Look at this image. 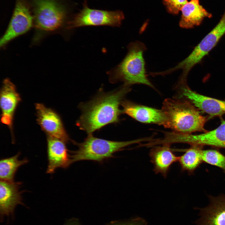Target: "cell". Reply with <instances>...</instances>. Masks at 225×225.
<instances>
[{
    "label": "cell",
    "mask_w": 225,
    "mask_h": 225,
    "mask_svg": "<svg viewBox=\"0 0 225 225\" xmlns=\"http://www.w3.org/2000/svg\"><path fill=\"white\" fill-rule=\"evenodd\" d=\"M162 1L168 12L174 14L178 13L188 2L187 0H162Z\"/></svg>",
    "instance_id": "7402d4cb"
},
{
    "label": "cell",
    "mask_w": 225,
    "mask_h": 225,
    "mask_svg": "<svg viewBox=\"0 0 225 225\" xmlns=\"http://www.w3.org/2000/svg\"><path fill=\"white\" fill-rule=\"evenodd\" d=\"M203 162L217 167L225 173V156L215 149L202 150Z\"/></svg>",
    "instance_id": "44dd1931"
},
{
    "label": "cell",
    "mask_w": 225,
    "mask_h": 225,
    "mask_svg": "<svg viewBox=\"0 0 225 225\" xmlns=\"http://www.w3.org/2000/svg\"><path fill=\"white\" fill-rule=\"evenodd\" d=\"M170 146L164 144L154 147L149 153L150 162L154 166L153 171L156 174L160 173L164 178L166 177L171 166L178 162V157L173 152Z\"/></svg>",
    "instance_id": "e0dca14e"
},
{
    "label": "cell",
    "mask_w": 225,
    "mask_h": 225,
    "mask_svg": "<svg viewBox=\"0 0 225 225\" xmlns=\"http://www.w3.org/2000/svg\"><path fill=\"white\" fill-rule=\"evenodd\" d=\"M20 153L12 157L1 159L0 161L1 180L9 182L14 181L15 173L21 166L27 163L28 160L25 158L19 160Z\"/></svg>",
    "instance_id": "ffe728a7"
},
{
    "label": "cell",
    "mask_w": 225,
    "mask_h": 225,
    "mask_svg": "<svg viewBox=\"0 0 225 225\" xmlns=\"http://www.w3.org/2000/svg\"><path fill=\"white\" fill-rule=\"evenodd\" d=\"M164 140L171 145L177 143L203 147L209 146L217 148H225V121L222 119L220 125L216 129L198 134L184 133L175 131L167 132Z\"/></svg>",
    "instance_id": "ba28073f"
},
{
    "label": "cell",
    "mask_w": 225,
    "mask_h": 225,
    "mask_svg": "<svg viewBox=\"0 0 225 225\" xmlns=\"http://www.w3.org/2000/svg\"><path fill=\"white\" fill-rule=\"evenodd\" d=\"M33 23L38 29L51 31L60 28L66 16L64 8L57 0H32Z\"/></svg>",
    "instance_id": "5b68a950"
},
{
    "label": "cell",
    "mask_w": 225,
    "mask_h": 225,
    "mask_svg": "<svg viewBox=\"0 0 225 225\" xmlns=\"http://www.w3.org/2000/svg\"><path fill=\"white\" fill-rule=\"evenodd\" d=\"M21 182L0 180V215L2 222L5 217L14 218L15 208L18 204L24 206L19 190Z\"/></svg>",
    "instance_id": "5bb4252c"
},
{
    "label": "cell",
    "mask_w": 225,
    "mask_h": 225,
    "mask_svg": "<svg viewBox=\"0 0 225 225\" xmlns=\"http://www.w3.org/2000/svg\"><path fill=\"white\" fill-rule=\"evenodd\" d=\"M124 17L120 11H109L92 9L86 2L83 8L67 23V28L72 29L88 26H119Z\"/></svg>",
    "instance_id": "52a82bcc"
},
{
    "label": "cell",
    "mask_w": 225,
    "mask_h": 225,
    "mask_svg": "<svg viewBox=\"0 0 225 225\" xmlns=\"http://www.w3.org/2000/svg\"><path fill=\"white\" fill-rule=\"evenodd\" d=\"M130 87L123 85L110 92H101L89 102L80 105L82 114L77 126L91 134L108 124L118 122L122 112L119 106L131 90Z\"/></svg>",
    "instance_id": "6da1fadb"
},
{
    "label": "cell",
    "mask_w": 225,
    "mask_h": 225,
    "mask_svg": "<svg viewBox=\"0 0 225 225\" xmlns=\"http://www.w3.org/2000/svg\"><path fill=\"white\" fill-rule=\"evenodd\" d=\"M33 23V17L27 0H16L9 24L0 41L3 47L11 40L28 31Z\"/></svg>",
    "instance_id": "30bf717a"
},
{
    "label": "cell",
    "mask_w": 225,
    "mask_h": 225,
    "mask_svg": "<svg viewBox=\"0 0 225 225\" xmlns=\"http://www.w3.org/2000/svg\"><path fill=\"white\" fill-rule=\"evenodd\" d=\"M181 11L179 25L182 28L188 29L198 26L205 18L212 17V14L200 4L199 0H191L188 2Z\"/></svg>",
    "instance_id": "ac0fdd59"
},
{
    "label": "cell",
    "mask_w": 225,
    "mask_h": 225,
    "mask_svg": "<svg viewBox=\"0 0 225 225\" xmlns=\"http://www.w3.org/2000/svg\"><path fill=\"white\" fill-rule=\"evenodd\" d=\"M38 123L49 136L65 142L70 140L59 116L53 110L43 104H35Z\"/></svg>",
    "instance_id": "8fae6325"
},
{
    "label": "cell",
    "mask_w": 225,
    "mask_h": 225,
    "mask_svg": "<svg viewBox=\"0 0 225 225\" xmlns=\"http://www.w3.org/2000/svg\"><path fill=\"white\" fill-rule=\"evenodd\" d=\"M128 53L116 67L108 72L109 80L113 83L122 82L124 85L130 86L142 84L155 89L148 78L144 53L145 45L139 41L130 43L128 46Z\"/></svg>",
    "instance_id": "3957f363"
},
{
    "label": "cell",
    "mask_w": 225,
    "mask_h": 225,
    "mask_svg": "<svg viewBox=\"0 0 225 225\" xmlns=\"http://www.w3.org/2000/svg\"><path fill=\"white\" fill-rule=\"evenodd\" d=\"M152 138H145L126 141H112L94 137L88 134L82 142H73L78 147L77 150L72 152V163L82 160H91L102 162L112 158L116 152L131 145L150 141Z\"/></svg>",
    "instance_id": "277c9868"
},
{
    "label": "cell",
    "mask_w": 225,
    "mask_h": 225,
    "mask_svg": "<svg viewBox=\"0 0 225 225\" xmlns=\"http://www.w3.org/2000/svg\"><path fill=\"white\" fill-rule=\"evenodd\" d=\"M47 141L48 163L47 173H53L57 168H66L72 164L71 155L69 154L66 142L49 136H48Z\"/></svg>",
    "instance_id": "2e32d148"
},
{
    "label": "cell",
    "mask_w": 225,
    "mask_h": 225,
    "mask_svg": "<svg viewBox=\"0 0 225 225\" xmlns=\"http://www.w3.org/2000/svg\"><path fill=\"white\" fill-rule=\"evenodd\" d=\"M209 203L199 211V218L195 225H225V195L217 197L208 196Z\"/></svg>",
    "instance_id": "9a60e30c"
},
{
    "label": "cell",
    "mask_w": 225,
    "mask_h": 225,
    "mask_svg": "<svg viewBox=\"0 0 225 225\" xmlns=\"http://www.w3.org/2000/svg\"><path fill=\"white\" fill-rule=\"evenodd\" d=\"M121 105L122 112L137 121L162 125L167 128V119L162 109L139 105L128 100H123Z\"/></svg>",
    "instance_id": "7c38bea8"
},
{
    "label": "cell",
    "mask_w": 225,
    "mask_h": 225,
    "mask_svg": "<svg viewBox=\"0 0 225 225\" xmlns=\"http://www.w3.org/2000/svg\"><path fill=\"white\" fill-rule=\"evenodd\" d=\"M225 34V12L219 22L212 30L195 47L187 57L174 67L170 68V72H172L181 69L182 71L181 75L187 76L191 69L208 54Z\"/></svg>",
    "instance_id": "8992f818"
},
{
    "label": "cell",
    "mask_w": 225,
    "mask_h": 225,
    "mask_svg": "<svg viewBox=\"0 0 225 225\" xmlns=\"http://www.w3.org/2000/svg\"><path fill=\"white\" fill-rule=\"evenodd\" d=\"M162 109L167 117V128L173 131L191 134L207 131L204 128L207 118L185 99L178 98L166 99Z\"/></svg>",
    "instance_id": "7a4b0ae2"
},
{
    "label": "cell",
    "mask_w": 225,
    "mask_h": 225,
    "mask_svg": "<svg viewBox=\"0 0 225 225\" xmlns=\"http://www.w3.org/2000/svg\"><path fill=\"white\" fill-rule=\"evenodd\" d=\"M65 225H81L79 220L77 218H73L68 220Z\"/></svg>",
    "instance_id": "cb8c5ba5"
},
{
    "label": "cell",
    "mask_w": 225,
    "mask_h": 225,
    "mask_svg": "<svg viewBox=\"0 0 225 225\" xmlns=\"http://www.w3.org/2000/svg\"><path fill=\"white\" fill-rule=\"evenodd\" d=\"M147 222L143 218L137 217L123 221L113 222L108 225H147Z\"/></svg>",
    "instance_id": "603a6c76"
},
{
    "label": "cell",
    "mask_w": 225,
    "mask_h": 225,
    "mask_svg": "<svg viewBox=\"0 0 225 225\" xmlns=\"http://www.w3.org/2000/svg\"><path fill=\"white\" fill-rule=\"evenodd\" d=\"M203 147L192 145L189 148L182 150L184 153L178 157V161L182 171H186L190 174H192L203 162L201 155Z\"/></svg>",
    "instance_id": "d6986e66"
},
{
    "label": "cell",
    "mask_w": 225,
    "mask_h": 225,
    "mask_svg": "<svg viewBox=\"0 0 225 225\" xmlns=\"http://www.w3.org/2000/svg\"><path fill=\"white\" fill-rule=\"evenodd\" d=\"M176 88L179 93L178 98L185 99L199 111L211 117L221 116L225 114V101L206 96L192 91L188 86L187 78H180Z\"/></svg>",
    "instance_id": "9c48e42d"
},
{
    "label": "cell",
    "mask_w": 225,
    "mask_h": 225,
    "mask_svg": "<svg viewBox=\"0 0 225 225\" xmlns=\"http://www.w3.org/2000/svg\"><path fill=\"white\" fill-rule=\"evenodd\" d=\"M21 98L14 84L8 78L3 81L0 92V103L2 110V122L10 129L13 142L12 122L16 108Z\"/></svg>",
    "instance_id": "4fadbf2b"
}]
</instances>
